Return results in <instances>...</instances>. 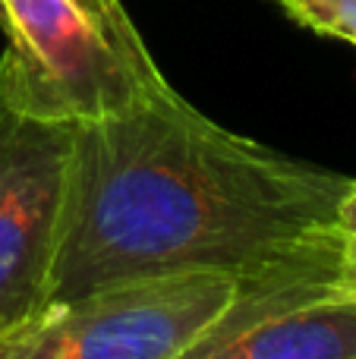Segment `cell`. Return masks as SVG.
<instances>
[{
    "mask_svg": "<svg viewBox=\"0 0 356 359\" xmlns=\"http://www.w3.org/2000/svg\"><path fill=\"white\" fill-rule=\"evenodd\" d=\"M347 186L350 177L237 136L167 88L126 117L76 126L48 303L132 278L231 274L243 290L218 344L294 306L356 299L338 230Z\"/></svg>",
    "mask_w": 356,
    "mask_h": 359,
    "instance_id": "cell-1",
    "label": "cell"
},
{
    "mask_svg": "<svg viewBox=\"0 0 356 359\" xmlns=\"http://www.w3.org/2000/svg\"><path fill=\"white\" fill-rule=\"evenodd\" d=\"M76 123L41 114L0 67V334L48 306L73 183Z\"/></svg>",
    "mask_w": 356,
    "mask_h": 359,
    "instance_id": "cell-4",
    "label": "cell"
},
{
    "mask_svg": "<svg viewBox=\"0 0 356 359\" xmlns=\"http://www.w3.org/2000/svg\"><path fill=\"white\" fill-rule=\"evenodd\" d=\"M0 67L50 117H126L174 88L120 0H0Z\"/></svg>",
    "mask_w": 356,
    "mask_h": 359,
    "instance_id": "cell-2",
    "label": "cell"
},
{
    "mask_svg": "<svg viewBox=\"0 0 356 359\" xmlns=\"http://www.w3.org/2000/svg\"><path fill=\"white\" fill-rule=\"evenodd\" d=\"M186 359H356V299L275 312Z\"/></svg>",
    "mask_w": 356,
    "mask_h": 359,
    "instance_id": "cell-5",
    "label": "cell"
},
{
    "mask_svg": "<svg viewBox=\"0 0 356 359\" xmlns=\"http://www.w3.org/2000/svg\"><path fill=\"white\" fill-rule=\"evenodd\" d=\"M240 290L214 271L95 287L0 334V359H186L218 337Z\"/></svg>",
    "mask_w": 356,
    "mask_h": 359,
    "instance_id": "cell-3",
    "label": "cell"
},
{
    "mask_svg": "<svg viewBox=\"0 0 356 359\" xmlns=\"http://www.w3.org/2000/svg\"><path fill=\"white\" fill-rule=\"evenodd\" d=\"M338 230L347 246L356 252V180H350V186L344 189V196L338 202Z\"/></svg>",
    "mask_w": 356,
    "mask_h": 359,
    "instance_id": "cell-7",
    "label": "cell"
},
{
    "mask_svg": "<svg viewBox=\"0 0 356 359\" xmlns=\"http://www.w3.org/2000/svg\"><path fill=\"white\" fill-rule=\"evenodd\" d=\"M303 29L356 44V0H278Z\"/></svg>",
    "mask_w": 356,
    "mask_h": 359,
    "instance_id": "cell-6",
    "label": "cell"
}]
</instances>
